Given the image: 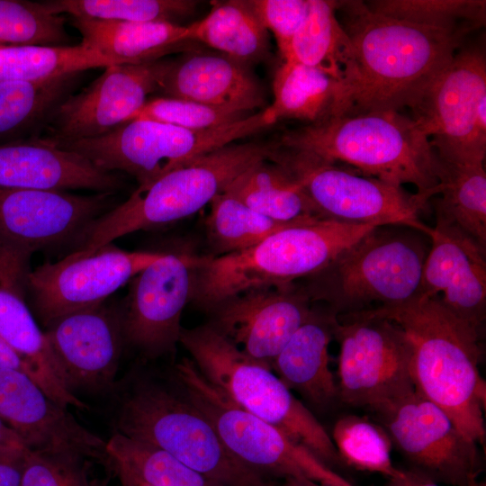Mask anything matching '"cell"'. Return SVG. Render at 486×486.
<instances>
[{
	"label": "cell",
	"mask_w": 486,
	"mask_h": 486,
	"mask_svg": "<svg viewBox=\"0 0 486 486\" xmlns=\"http://www.w3.org/2000/svg\"><path fill=\"white\" fill-rule=\"evenodd\" d=\"M336 14L357 66L348 114L412 110L471 34L385 16L359 0L337 1Z\"/></svg>",
	"instance_id": "1"
},
{
	"label": "cell",
	"mask_w": 486,
	"mask_h": 486,
	"mask_svg": "<svg viewBox=\"0 0 486 486\" xmlns=\"http://www.w3.org/2000/svg\"><path fill=\"white\" fill-rule=\"evenodd\" d=\"M391 320L411 349L414 390L440 408L467 438L485 441V381L479 364L482 334L453 315L438 297L367 310Z\"/></svg>",
	"instance_id": "2"
},
{
	"label": "cell",
	"mask_w": 486,
	"mask_h": 486,
	"mask_svg": "<svg viewBox=\"0 0 486 486\" xmlns=\"http://www.w3.org/2000/svg\"><path fill=\"white\" fill-rule=\"evenodd\" d=\"M278 145L344 164L383 182L440 192V163L418 123L400 112L345 114L284 131Z\"/></svg>",
	"instance_id": "3"
},
{
	"label": "cell",
	"mask_w": 486,
	"mask_h": 486,
	"mask_svg": "<svg viewBox=\"0 0 486 486\" xmlns=\"http://www.w3.org/2000/svg\"><path fill=\"white\" fill-rule=\"evenodd\" d=\"M376 228L317 219L285 227L245 250L197 256L191 302L212 312L245 292L309 278Z\"/></svg>",
	"instance_id": "4"
},
{
	"label": "cell",
	"mask_w": 486,
	"mask_h": 486,
	"mask_svg": "<svg viewBox=\"0 0 486 486\" xmlns=\"http://www.w3.org/2000/svg\"><path fill=\"white\" fill-rule=\"evenodd\" d=\"M113 426L114 432L163 450L222 486H279L236 458L182 391L156 381L137 378L125 387Z\"/></svg>",
	"instance_id": "5"
},
{
	"label": "cell",
	"mask_w": 486,
	"mask_h": 486,
	"mask_svg": "<svg viewBox=\"0 0 486 486\" xmlns=\"http://www.w3.org/2000/svg\"><path fill=\"white\" fill-rule=\"evenodd\" d=\"M275 140L231 143L139 185L122 203L96 220L75 251L94 252L131 232L187 218L222 193L240 174L267 160Z\"/></svg>",
	"instance_id": "6"
},
{
	"label": "cell",
	"mask_w": 486,
	"mask_h": 486,
	"mask_svg": "<svg viewBox=\"0 0 486 486\" xmlns=\"http://www.w3.org/2000/svg\"><path fill=\"white\" fill-rule=\"evenodd\" d=\"M179 342L202 376L232 402L273 425L334 470L344 464L321 423L267 365L210 323L182 328Z\"/></svg>",
	"instance_id": "7"
},
{
	"label": "cell",
	"mask_w": 486,
	"mask_h": 486,
	"mask_svg": "<svg viewBox=\"0 0 486 486\" xmlns=\"http://www.w3.org/2000/svg\"><path fill=\"white\" fill-rule=\"evenodd\" d=\"M427 248L416 235L378 227L305 286L337 317L410 302L419 296Z\"/></svg>",
	"instance_id": "8"
},
{
	"label": "cell",
	"mask_w": 486,
	"mask_h": 486,
	"mask_svg": "<svg viewBox=\"0 0 486 486\" xmlns=\"http://www.w3.org/2000/svg\"><path fill=\"white\" fill-rule=\"evenodd\" d=\"M275 122L268 106L231 123L206 130L134 120L104 135L56 146L84 156L104 170L127 173L139 185H147L201 156L256 135Z\"/></svg>",
	"instance_id": "9"
},
{
	"label": "cell",
	"mask_w": 486,
	"mask_h": 486,
	"mask_svg": "<svg viewBox=\"0 0 486 486\" xmlns=\"http://www.w3.org/2000/svg\"><path fill=\"white\" fill-rule=\"evenodd\" d=\"M268 160L280 166L302 188L323 219L378 227L403 226L426 236L431 227L424 223L430 194H411L363 175L346 166L322 160L278 145Z\"/></svg>",
	"instance_id": "10"
},
{
	"label": "cell",
	"mask_w": 486,
	"mask_h": 486,
	"mask_svg": "<svg viewBox=\"0 0 486 486\" xmlns=\"http://www.w3.org/2000/svg\"><path fill=\"white\" fill-rule=\"evenodd\" d=\"M175 374L182 392L243 464L272 478H306L330 486H353L277 428L232 402L202 376L192 359L183 358Z\"/></svg>",
	"instance_id": "11"
},
{
	"label": "cell",
	"mask_w": 486,
	"mask_h": 486,
	"mask_svg": "<svg viewBox=\"0 0 486 486\" xmlns=\"http://www.w3.org/2000/svg\"><path fill=\"white\" fill-rule=\"evenodd\" d=\"M337 319L339 402L374 414L415 391L410 345L397 323L366 310Z\"/></svg>",
	"instance_id": "12"
},
{
	"label": "cell",
	"mask_w": 486,
	"mask_h": 486,
	"mask_svg": "<svg viewBox=\"0 0 486 486\" xmlns=\"http://www.w3.org/2000/svg\"><path fill=\"white\" fill-rule=\"evenodd\" d=\"M437 158L484 163L486 157V55L467 41L412 109Z\"/></svg>",
	"instance_id": "13"
},
{
	"label": "cell",
	"mask_w": 486,
	"mask_h": 486,
	"mask_svg": "<svg viewBox=\"0 0 486 486\" xmlns=\"http://www.w3.org/2000/svg\"><path fill=\"white\" fill-rule=\"evenodd\" d=\"M409 464V470L437 483L485 486L482 458L436 405L416 391L373 414Z\"/></svg>",
	"instance_id": "14"
},
{
	"label": "cell",
	"mask_w": 486,
	"mask_h": 486,
	"mask_svg": "<svg viewBox=\"0 0 486 486\" xmlns=\"http://www.w3.org/2000/svg\"><path fill=\"white\" fill-rule=\"evenodd\" d=\"M163 253L124 251L108 244L94 252L73 251L29 272L27 290L41 322L104 303Z\"/></svg>",
	"instance_id": "15"
},
{
	"label": "cell",
	"mask_w": 486,
	"mask_h": 486,
	"mask_svg": "<svg viewBox=\"0 0 486 486\" xmlns=\"http://www.w3.org/2000/svg\"><path fill=\"white\" fill-rule=\"evenodd\" d=\"M170 61L104 68L99 77L57 106L42 130L45 135L35 140L56 146L102 136L129 122L158 90Z\"/></svg>",
	"instance_id": "16"
},
{
	"label": "cell",
	"mask_w": 486,
	"mask_h": 486,
	"mask_svg": "<svg viewBox=\"0 0 486 486\" xmlns=\"http://www.w3.org/2000/svg\"><path fill=\"white\" fill-rule=\"evenodd\" d=\"M114 203L112 192L78 195L0 187V248L28 262L35 251L78 242Z\"/></svg>",
	"instance_id": "17"
},
{
	"label": "cell",
	"mask_w": 486,
	"mask_h": 486,
	"mask_svg": "<svg viewBox=\"0 0 486 486\" xmlns=\"http://www.w3.org/2000/svg\"><path fill=\"white\" fill-rule=\"evenodd\" d=\"M196 258L188 253H163L132 278L121 313L122 333L124 340L146 356L172 352L179 342Z\"/></svg>",
	"instance_id": "18"
},
{
	"label": "cell",
	"mask_w": 486,
	"mask_h": 486,
	"mask_svg": "<svg viewBox=\"0 0 486 486\" xmlns=\"http://www.w3.org/2000/svg\"><path fill=\"white\" fill-rule=\"evenodd\" d=\"M0 418L31 452L80 456L112 469L107 441L22 372L0 369Z\"/></svg>",
	"instance_id": "19"
},
{
	"label": "cell",
	"mask_w": 486,
	"mask_h": 486,
	"mask_svg": "<svg viewBox=\"0 0 486 486\" xmlns=\"http://www.w3.org/2000/svg\"><path fill=\"white\" fill-rule=\"evenodd\" d=\"M310 302L305 287L293 284L250 290L218 305L210 324L248 356L272 369L276 356L310 316Z\"/></svg>",
	"instance_id": "20"
},
{
	"label": "cell",
	"mask_w": 486,
	"mask_h": 486,
	"mask_svg": "<svg viewBox=\"0 0 486 486\" xmlns=\"http://www.w3.org/2000/svg\"><path fill=\"white\" fill-rule=\"evenodd\" d=\"M419 297H438L457 319L482 334L486 317V248L436 214L428 235Z\"/></svg>",
	"instance_id": "21"
},
{
	"label": "cell",
	"mask_w": 486,
	"mask_h": 486,
	"mask_svg": "<svg viewBox=\"0 0 486 486\" xmlns=\"http://www.w3.org/2000/svg\"><path fill=\"white\" fill-rule=\"evenodd\" d=\"M46 328L60 376L71 392L113 386L124 341L120 313L102 303L64 315Z\"/></svg>",
	"instance_id": "22"
},
{
	"label": "cell",
	"mask_w": 486,
	"mask_h": 486,
	"mask_svg": "<svg viewBox=\"0 0 486 486\" xmlns=\"http://www.w3.org/2000/svg\"><path fill=\"white\" fill-rule=\"evenodd\" d=\"M166 97L248 113L265 104V92L250 67L223 54L185 52L171 60L159 88Z\"/></svg>",
	"instance_id": "23"
},
{
	"label": "cell",
	"mask_w": 486,
	"mask_h": 486,
	"mask_svg": "<svg viewBox=\"0 0 486 486\" xmlns=\"http://www.w3.org/2000/svg\"><path fill=\"white\" fill-rule=\"evenodd\" d=\"M118 173L104 170L76 152L39 140L0 146V187L115 192Z\"/></svg>",
	"instance_id": "24"
},
{
	"label": "cell",
	"mask_w": 486,
	"mask_h": 486,
	"mask_svg": "<svg viewBox=\"0 0 486 486\" xmlns=\"http://www.w3.org/2000/svg\"><path fill=\"white\" fill-rule=\"evenodd\" d=\"M337 321V316L327 308L312 309L272 364V370L291 391L320 409L339 402L328 354Z\"/></svg>",
	"instance_id": "25"
},
{
	"label": "cell",
	"mask_w": 486,
	"mask_h": 486,
	"mask_svg": "<svg viewBox=\"0 0 486 486\" xmlns=\"http://www.w3.org/2000/svg\"><path fill=\"white\" fill-rule=\"evenodd\" d=\"M81 44L121 64H141L178 52L198 50L187 39V26L173 22H118L73 18Z\"/></svg>",
	"instance_id": "26"
},
{
	"label": "cell",
	"mask_w": 486,
	"mask_h": 486,
	"mask_svg": "<svg viewBox=\"0 0 486 486\" xmlns=\"http://www.w3.org/2000/svg\"><path fill=\"white\" fill-rule=\"evenodd\" d=\"M274 101L268 106L276 122L296 120L314 124L348 114L352 90L315 68L283 61L273 79Z\"/></svg>",
	"instance_id": "27"
},
{
	"label": "cell",
	"mask_w": 486,
	"mask_h": 486,
	"mask_svg": "<svg viewBox=\"0 0 486 486\" xmlns=\"http://www.w3.org/2000/svg\"><path fill=\"white\" fill-rule=\"evenodd\" d=\"M0 336L22 359L27 375L56 403L65 409H86L64 383L45 333L24 297L4 287H0Z\"/></svg>",
	"instance_id": "28"
},
{
	"label": "cell",
	"mask_w": 486,
	"mask_h": 486,
	"mask_svg": "<svg viewBox=\"0 0 486 486\" xmlns=\"http://www.w3.org/2000/svg\"><path fill=\"white\" fill-rule=\"evenodd\" d=\"M336 9L337 1L310 0L307 16L282 58L320 69L349 86L353 93L355 50Z\"/></svg>",
	"instance_id": "29"
},
{
	"label": "cell",
	"mask_w": 486,
	"mask_h": 486,
	"mask_svg": "<svg viewBox=\"0 0 486 486\" xmlns=\"http://www.w3.org/2000/svg\"><path fill=\"white\" fill-rule=\"evenodd\" d=\"M187 39L248 67L271 54L268 32L246 0L214 2L203 19L187 26Z\"/></svg>",
	"instance_id": "30"
},
{
	"label": "cell",
	"mask_w": 486,
	"mask_h": 486,
	"mask_svg": "<svg viewBox=\"0 0 486 486\" xmlns=\"http://www.w3.org/2000/svg\"><path fill=\"white\" fill-rule=\"evenodd\" d=\"M224 191L276 221L292 223L323 219L300 185L280 166L268 159L247 169Z\"/></svg>",
	"instance_id": "31"
},
{
	"label": "cell",
	"mask_w": 486,
	"mask_h": 486,
	"mask_svg": "<svg viewBox=\"0 0 486 486\" xmlns=\"http://www.w3.org/2000/svg\"><path fill=\"white\" fill-rule=\"evenodd\" d=\"M81 73L39 81H0V140L30 132L37 133V139L52 112L72 94Z\"/></svg>",
	"instance_id": "32"
},
{
	"label": "cell",
	"mask_w": 486,
	"mask_h": 486,
	"mask_svg": "<svg viewBox=\"0 0 486 486\" xmlns=\"http://www.w3.org/2000/svg\"><path fill=\"white\" fill-rule=\"evenodd\" d=\"M435 213L450 220L486 248V171L484 163L442 161Z\"/></svg>",
	"instance_id": "33"
},
{
	"label": "cell",
	"mask_w": 486,
	"mask_h": 486,
	"mask_svg": "<svg viewBox=\"0 0 486 486\" xmlns=\"http://www.w3.org/2000/svg\"><path fill=\"white\" fill-rule=\"evenodd\" d=\"M121 64L82 44L0 47V81H39Z\"/></svg>",
	"instance_id": "34"
},
{
	"label": "cell",
	"mask_w": 486,
	"mask_h": 486,
	"mask_svg": "<svg viewBox=\"0 0 486 486\" xmlns=\"http://www.w3.org/2000/svg\"><path fill=\"white\" fill-rule=\"evenodd\" d=\"M295 223L300 222L285 223L269 219L226 191L211 202L206 218L210 243L220 255L245 250Z\"/></svg>",
	"instance_id": "35"
},
{
	"label": "cell",
	"mask_w": 486,
	"mask_h": 486,
	"mask_svg": "<svg viewBox=\"0 0 486 486\" xmlns=\"http://www.w3.org/2000/svg\"><path fill=\"white\" fill-rule=\"evenodd\" d=\"M330 437L344 464L361 471L399 478L403 470L392 464V443L377 421L356 415L338 418Z\"/></svg>",
	"instance_id": "36"
},
{
	"label": "cell",
	"mask_w": 486,
	"mask_h": 486,
	"mask_svg": "<svg viewBox=\"0 0 486 486\" xmlns=\"http://www.w3.org/2000/svg\"><path fill=\"white\" fill-rule=\"evenodd\" d=\"M107 451L151 486H222L165 451L116 432L107 440Z\"/></svg>",
	"instance_id": "37"
},
{
	"label": "cell",
	"mask_w": 486,
	"mask_h": 486,
	"mask_svg": "<svg viewBox=\"0 0 486 486\" xmlns=\"http://www.w3.org/2000/svg\"><path fill=\"white\" fill-rule=\"evenodd\" d=\"M372 11L424 26L474 32L485 24L482 0H370Z\"/></svg>",
	"instance_id": "38"
},
{
	"label": "cell",
	"mask_w": 486,
	"mask_h": 486,
	"mask_svg": "<svg viewBox=\"0 0 486 486\" xmlns=\"http://www.w3.org/2000/svg\"><path fill=\"white\" fill-rule=\"evenodd\" d=\"M54 14L72 18L118 22H172L191 14L198 2L192 0H50L40 2Z\"/></svg>",
	"instance_id": "39"
},
{
	"label": "cell",
	"mask_w": 486,
	"mask_h": 486,
	"mask_svg": "<svg viewBox=\"0 0 486 486\" xmlns=\"http://www.w3.org/2000/svg\"><path fill=\"white\" fill-rule=\"evenodd\" d=\"M61 14L41 3L0 0V42L30 46H69L71 40Z\"/></svg>",
	"instance_id": "40"
},
{
	"label": "cell",
	"mask_w": 486,
	"mask_h": 486,
	"mask_svg": "<svg viewBox=\"0 0 486 486\" xmlns=\"http://www.w3.org/2000/svg\"><path fill=\"white\" fill-rule=\"evenodd\" d=\"M248 115L194 101L161 97L147 101L129 122L149 120L189 130H206L231 123Z\"/></svg>",
	"instance_id": "41"
},
{
	"label": "cell",
	"mask_w": 486,
	"mask_h": 486,
	"mask_svg": "<svg viewBox=\"0 0 486 486\" xmlns=\"http://www.w3.org/2000/svg\"><path fill=\"white\" fill-rule=\"evenodd\" d=\"M95 464H100L80 456L43 454L26 449L21 486H106L107 479L94 476Z\"/></svg>",
	"instance_id": "42"
},
{
	"label": "cell",
	"mask_w": 486,
	"mask_h": 486,
	"mask_svg": "<svg viewBox=\"0 0 486 486\" xmlns=\"http://www.w3.org/2000/svg\"><path fill=\"white\" fill-rule=\"evenodd\" d=\"M267 32L275 39L281 57L304 22L310 0H246Z\"/></svg>",
	"instance_id": "43"
},
{
	"label": "cell",
	"mask_w": 486,
	"mask_h": 486,
	"mask_svg": "<svg viewBox=\"0 0 486 486\" xmlns=\"http://www.w3.org/2000/svg\"><path fill=\"white\" fill-rule=\"evenodd\" d=\"M26 448L0 449V486H21Z\"/></svg>",
	"instance_id": "44"
},
{
	"label": "cell",
	"mask_w": 486,
	"mask_h": 486,
	"mask_svg": "<svg viewBox=\"0 0 486 486\" xmlns=\"http://www.w3.org/2000/svg\"><path fill=\"white\" fill-rule=\"evenodd\" d=\"M0 369L22 372L27 375V370L20 356L0 336Z\"/></svg>",
	"instance_id": "45"
},
{
	"label": "cell",
	"mask_w": 486,
	"mask_h": 486,
	"mask_svg": "<svg viewBox=\"0 0 486 486\" xmlns=\"http://www.w3.org/2000/svg\"><path fill=\"white\" fill-rule=\"evenodd\" d=\"M402 475L390 479L387 486H440L437 482L409 469H402Z\"/></svg>",
	"instance_id": "46"
},
{
	"label": "cell",
	"mask_w": 486,
	"mask_h": 486,
	"mask_svg": "<svg viewBox=\"0 0 486 486\" xmlns=\"http://www.w3.org/2000/svg\"><path fill=\"white\" fill-rule=\"evenodd\" d=\"M112 465L113 473L120 480L122 486H151L121 463L112 459Z\"/></svg>",
	"instance_id": "47"
},
{
	"label": "cell",
	"mask_w": 486,
	"mask_h": 486,
	"mask_svg": "<svg viewBox=\"0 0 486 486\" xmlns=\"http://www.w3.org/2000/svg\"><path fill=\"white\" fill-rule=\"evenodd\" d=\"M25 448L16 434L0 418V449Z\"/></svg>",
	"instance_id": "48"
},
{
	"label": "cell",
	"mask_w": 486,
	"mask_h": 486,
	"mask_svg": "<svg viewBox=\"0 0 486 486\" xmlns=\"http://www.w3.org/2000/svg\"><path fill=\"white\" fill-rule=\"evenodd\" d=\"M279 486H330L306 478H287Z\"/></svg>",
	"instance_id": "49"
},
{
	"label": "cell",
	"mask_w": 486,
	"mask_h": 486,
	"mask_svg": "<svg viewBox=\"0 0 486 486\" xmlns=\"http://www.w3.org/2000/svg\"><path fill=\"white\" fill-rule=\"evenodd\" d=\"M3 261H4V254L3 252L1 251L0 249V277L2 276L3 273H4V265H3Z\"/></svg>",
	"instance_id": "50"
}]
</instances>
